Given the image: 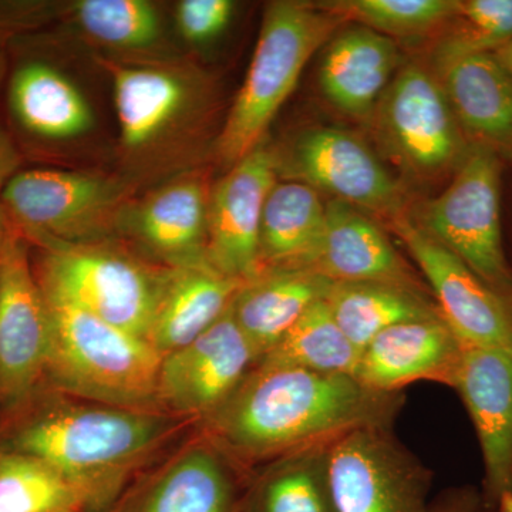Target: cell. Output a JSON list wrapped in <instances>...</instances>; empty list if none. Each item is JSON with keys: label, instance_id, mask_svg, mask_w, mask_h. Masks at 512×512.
<instances>
[{"label": "cell", "instance_id": "6da1fadb", "mask_svg": "<svg viewBox=\"0 0 512 512\" xmlns=\"http://www.w3.org/2000/svg\"><path fill=\"white\" fill-rule=\"evenodd\" d=\"M400 406L399 392L353 376L256 365L211 414V429L237 456L284 457L363 427H389Z\"/></svg>", "mask_w": 512, "mask_h": 512}, {"label": "cell", "instance_id": "7a4b0ae2", "mask_svg": "<svg viewBox=\"0 0 512 512\" xmlns=\"http://www.w3.org/2000/svg\"><path fill=\"white\" fill-rule=\"evenodd\" d=\"M96 60L113 84L124 177L140 188L202 167L218 106L210 74L174 57Z\"/></svg>", "mask_w": 512, "mask_h": 512}, {"label": "cell", "instance_id": "3957f363", "mask_svg": "<svg viewBox=\"0 0 512 512\" xmlns=\"http://www.w3.org/2000/svg\"><path fill=\"white\" fill-rule=\"evenodd\" d=\"M174 429L158 412L62 406L20 427L8 448L50 464L86 497L90 512H107L128 476Z\"/></svg>", "mask_w": 512, "mask_h": 512}, {"label": "cell", "instance_id": "277c9868", "mask_svg": "<svg viewBox=\"0 0 512 512\" xmlns=\"http://www.w3.org/2000/svg\"><path fill=\"white\" fill-rule=\"evenodd\" d=\"M343 22L319 5L295 0L266 5L247 77L215 141L222 164L232 167L265 143L306 64Z\"/></svg>", "mask_w": 512, "mask_h": 512}, {"label": "cell", "instance_id": "5b68a950", "mask_svg": "<svg viewBox=\"0 0 512 512\" xmlns=\"http://www.w3.org/2000/svg\"><path fill=\"white\" fill-rule=\"evenodd\" d=\"M43 293L52 318L46 375L53 383L103 406L157 412L163 356L153 345L60 296Z\"/></svg>", "mask_w": 512, "mask_h": 512}, {"label": "cell", "instance_id": "8992f818", "mask_svg": "<svg viewBox=\"0 0 512 512\" xmlns=\"http://www.w3.org/2000/svg\"><path fill=\"white\" fill-rule=\"evenodd\" d=\"M36 276L43 291L144 340L154 318L170 268L154 264L124 242L40 244Z\"/></svg>", "mask_w": 512, "mask_h": 512}, {"label": "cell", "instance_id": "52a82bcc", "mask_svg": "<svg viewBox=\"0 0 512 512\" xmlns=\"http://www.w3.org/2000/svg\"><path fill=\"white\" fill-rule=\"evenodd\" d=\"M138 187L123 174L30 168L0 192L12 227L30 245L90 244L117 238V221Z\"/></svg>", "mask_w": 512, "mask_h": 512}, {"label": "cell", "instance_id": "ba28073f", "mask_svg": "<svg viewBox=\"0 0 512 512\" xmlns=\"http://www.w3.org/2000/svg\"><path fill=\"white\" fill-rule=\"evenodd\" d=\"M501 174L500 158L471 146L446 190L420 204L409 217L464 262L512 311V265L501 225Z\"/></svg>", "mask_w": 512, "mask_h": 512}, {"label": "cell", "instance_id": "9c48e42d", "mask_svg": "<svg viewBox=\"0 0 512 512\" xmlns=\"http://www.w3.org/2000/svg\"><path fill=\"white\" fill-rule=\"evenodd\" d=\"M372 121L387 156L417 180L454 175L471 150L440 80L420 63L400 66Z\"/></svg>", "mask_w": 512, "mask_h": 512}, {"label": "cell", "instance_id": "30bf717a", "mask_svg": "<svg viewBox=\"0 0 512 512\" xmlns=\"http://www.w3.org/2000/svg\"><path fill=\"white\" fill-rule=\"evenodd\" d=\"M274 150L276 173L357 210L392 221L406 214V195L375 151L352 131L311 127Z\"/></svg>", "mask_w": 512, "mask_h": 512}, {"label": "cell", "instance_id": "8fae6325", "mask_svg": "<svg viewBox=\"0 0 512 512\" xmlns=\"http://www.w3.org/2000/svg\"><path fill=\"white\" fill-rule=\"evenodd\" d=\"M387 429L363 427L329 444L336 511L430 512V471Z\"/></svg>", "mask_w": 512, "mask_h": 512}, {"label": "cell", "instance_id": "7c38bea8", "mask_svg": "<svg viewBox=\"0 0 512 512\" xmlns=\"http://www.w3.org/2000/svg\"><path fill=\"white\" fill-rule=\"evenodd\" d=\"M211 187L210 173L197 167L133 195L120 212L117 238L167 268L208 265Z\"/></svg>", "mask_w": 512, "mask_h": 512}, {"label": "cell", "instance_id": "4fadbf2b", "mask_svg": "<svg viewBox=\"0 0 512 512\" xmlns=\"http://www.w3.org/2000/svg\"><path fill=\"white\" fill-rule=\"evenodd\" d=\"M52 318L30 262L28 239L12 227L0 248V396L25 399L47 372Z\"/></svg>", "mask_w": 512, "mask_h": 512}, {"label": "cell", "instance_id": "5bb4252c", "mask_svg": "<svg viewBox=\"0 0 512 512\" xmlns=\"http://www.w3.org/2000/svg\"><path fill=\"white\" fill-rule=\"evenodd\" d=\"M429 282L441 318L464 348L512 350V311L456 255L421 231L407 214L389 222Z\"/></svg>", "mask_w": 512, "mask_h": 512}, {"label": "cell", "instance_id": "9a60e30c", "mask_svg": "<svg viewBox=\"0 0 512 512\" xmlns=\"http://www.w3.org/2000/svg\"><path fill=\"white\" fill-rule=\"evenodd\" d=\"M278 180L274 150L265 141L212 184L207 261L215 271L244 284L264 272L259 251L262 212Z\"/></svg>", "mask_w": 512, "mask_h": 512}, {"label": "cell", "instance_id": "2e32d148", "mask_svg": "<svg viewBox=\"0 0 512 512\" xmlns=\"http://www.w3.org/2000/svg\"><path fill=\"white\" fill-rule=\"evenodd\" d=\"M451 387L466 404L483 454L481 510L512 512V350L464 348Z\"/></svg>", "mask_w": 512, "mask_h": 512}, {"label": "cell", "instance_id": "e0dca14e", "mask_svg": "<svg viewBox=\"0 0 512 512\" xmlns=\"http://www.w3.org/2000/svg\"><path fill=\"white\" fill-rule=\"evenodd\" d=\"M258 362L239 329L231 306L194 342L163 357L158 373V406L178 414L217 412Z\"/></svg>", "mask_w": 512, "mask_h": 512}, {"label": "cell", "instance_id": "ac0fdd59", "mask_svg": "<svg viewBox=\"0 0 512 512\" xmlns=\"http://www.w3.org/2000/svg\"><path fill=\"white\" fill-rule=\"evenodd\" d=\"M306 269L333 284L375 282L427 293L382 227L342 201L326 202L325 232Z\"/></svg>", "mask_w": 512, "mask_h": 512}, {"label": "cell", "instance_id": "d6986e66", "mask_svg": "<svg viewBox=\"0 0 512 512\" xmlns=\"http://www.w3.org/2000/svg\"><path fill=\"white\" fill-rule=\"evenodd\" d=\"M433 67L468 143L512 163V77L495 53L434 60Z\"/></svg>", "mask_w": 512, "mask_h": 512}, {"label": "cell", "instance_id": "ffe728a7", "mask_svg": "<svg viewBox=\"0 0 512 512\" xmlns=\"http://www.w3.org/2000/svg\"><path fill=\"white\" fill-rule=\"evenodd\" d=\"M464 346L441 316L399 323L360 355L355 377L370 389L399 392L417 380L451 386Z\"/></svg>", "mask_w": 512, "mask_h": 512}, {"label": "cell", "instance_id": "44dd1931", "mask_svg": "<svg viewBox=\"0 0 512 512\" xmlns=\"http://www.w3.org/2000/svg\"><path fill=\"white\" fill-rule=\"evenodd\" d=\"M400 60L393 39L365 26H352L329 43L320 63V90L340 113L372 121L383 93L399 72Z\"/></svg>", "mask_w": 512, "mask_h": 512}, {"label": "cell", "instance_id": "7402d4cb", "mask_svg": "<svg viewBox=\"0 0 512 512\" xmlns=\"http://www.w3.org/2000/svg\"><path fill=\"white\" fill-rule=\"evenodd\" d=\"M8 103L20 130L40 141L76 140L89 134L96 123L82 90L42 57L16 64L9 79Z\"/></svg>", "mask_w": 512, "mask_h": 512}, {"label": "cell", "instance_id": "603a6c76", "mask_svg": "<svg viewBox=\"0 0 512 512\" xmlns=\"http://www.w3.org/2000/svg\"><path fill=\"white\" fill-rule=\"evenodd\" d=\"M332 281L309 269H266L244 284L231 303L239 329L258 360L274 349L316 302L328 295Z\"/></svg>", "mask_w": 512, "mask_h": 512}, {"label": "cell", "instance_id": "cb8c5ba5", "mask_svg": "<svg viewBox=\"0 0 512 512\" xmlns=\"http://www.w3.org/2000/svg\"><path fill=\"white\" fill-rule=\"evenodd\" d=\"M242 286L210 265L170 268L148 342L163 357L184 348L228 312Z\"/></svg>", "mask_w": 512, "mask_h": 512}, {"label": "cell", "instance_id": "d4e9b609", "mask_svg": "<svg viewBox=\"0 0 512 512\" xmlns=\"http://www.w3.org/2000/svg\"><path fill=\"white\" fill-rule=\"evenodd\" d=\"M117 512H242V497L217 454L198 446L175 458Z\"/></svg>", "mask_w": 512, "mask_h": 512}, {"label": "cell", "instance_id": "484cf974", "mask_svg": "<svg viewBox=\"0 0 512 512\" xmlns=\"http://www.w3.org/2000/svg\"><path fill=\"white\" fill-rule=\"evenodd\" d=\"M326 225V202L298 181L278 180L262 212V269H306L318 251Z\"/></svg>", "mask_w": 512, "mask_h": 512}, {"label": "cell", "instance_id": "4316f807", "mask_svg": "<svg viewBox=\"0 0 512 512\" xmlns=\"http://www.w3.org/2000/svg\"><path fill=\"white\" fill-rule=\"evenodd\" d=\"M325 301L336 325L360 352L394 325L441 316L427 293L375 282L333 284Z\"/></svg>", "mask_w": 512, "mask_h": 512}, {"label": "cell", "instance_id": "83f0119b", "mask_svg": "<svg viewBox=\"0 0 512 512\" xmlns=\"http://www.w3.org/2000/svg\"><path fill=\"white\" fill-rule=\"evenodd\" d=\"M329 444L286 454L269 467L242 495V512H338L329 483Z\"/></svg>", "mask_w": 512, "mask_h": 512}, {"label": "cell", "instance_id": "f1b7e54d", "mask_svg": "<svg viewBox=\"0 0 512 512\" xmlns=\"http://www.w3.org/2000/svg\"><path fill=\"white\" fill-rule=\"evenodd\" d=\"M59 10L87 42L121 57L151 56L163 42L160 9L147 0H79Z\"/></svg>", "mask_w": 512, "mask_h": 512}, {"label": "cell", "instance_id": "f546056e", "mask_svg": "<svg viewBox=\"0 0 512 512\" xmlns=\"http://www.w3.org/2000/svg\"><path fill=\"white\" fill-rule=\"evenodd\" d=\"M325 299L316 302L256 365L301 367L355 377L362 352L336 325Z\"/></svg>", "mask_w": 512, "mask_h": 512}, {"label": "cell", "instance_id": "4dcf8cb0", "mask_svg": "<svg viewBox=\"0 0 512 512\" xmlns=\"http://www.w3.org/2000/svg\"><path fill=\"white\" fill-rule=\"evenodd\" d=\"M90 512L86 497L29 454L0 448V512Z\"/></svg>", "mask_w": 512, "mask_h": 512}, {"label": "cell", "instance_id": "1f68e13d", "mask_svg": "<svg viewBox=\"0 0 512 512\" xmlns=\"http://www.w3.org/2000/svg\"><path fill=\"white\" fill-rule=\"evenodd\" d=\"M320 8L390 39H412L450 23L458 0H342L320 3Z\"/></svg>", "mask_w": 512, "mask_h": 512}, {"label": "cell", "instance_id": "d6a6232c", "mask_svg": "<svg viewBox=\"0 0 512 512\" xmlns=\"http://www.w3.org/2000/svg\"><path fill=\"white\" fill-rule=\"evenodd\" d=\"M456 29L440 40L434 60L494 53L512 40V0H458Z\"/></svg>", "mask_w": 512, "mask_h": 512}, {"label": "cell", "instance_id": "836d02e7", "mask_svg": "<svg viewBox=\"0 0 512 512\" xmlns=\"http://www.w3.org/2000/svg\"><path fill=\"white\" fill-rule=\"evenodd\" d=\"M234 12L231 0H181L175 5V26L190 45H207L228 29Z\"/></svg>", "mask_w": 512, "mask_h": 512}, {"label": "cell", "instance_id": "e575fe53", "mask_svg": "<svg viewBox=\"0 0 512 512\" xmlns=\"http://www.w3.org/2000/svg\"><path fill=\"white\" fill-rule=\"evenodd\" d=\"M481 495L474 488H458L431 504L430 512H478Z\"/></svg>", "mask_w": 512, "mask_h": 512}, {"label": "cell", "instance_id": "d590c367", "mask_svg": "<svg viewBox=\"0 0 512 512\" xmlns=\"http://www.w3.org/2000/svg\"><path fill=\"white\" fill-rule=\"evenodd\" d=\"M20 167H22V157L18 147L8 130L0 123V192L9 183L10 178L22 170Z\"/></svg>", "mask_w": 512, "mask_h": 512}, {"label": "cell", "instance_id": "8d00e7d4", "mask_svg": "<svg viewBox=\"0 0 512 512\" xmlns=\"http://www.w3.org/2000/svg\"><path fill=\"white\" fill-rule=\"evenodd\" d=\"M13 36L0 28V87L5 82L9 70V49Z\"/></svg>", "mask_w": 512, "mask_h": 512}, {"label": "cell", "instance_id": "74e56055", "mask_svg": "<svg viewBox=\"0 0 512 512\" xmlns=\"http://www.w3.org/2000/svg\"><path fill=\"white\" fill-rule=\"evenodd\" d=\"M494 53L512 77V40L508 42L507 45L501 46L500 49L495 50Z\"/></svg>", "mask_w": 512, "mask_h": 512}, {"label": "cell", "instance_id": "f35d334b", "mask_svg": "<svg viewBox=\"0 0 512 512\" xmlns=\"http://www.w3.org/2000/svg\"><path fill=\"white\" fill-rule=\"evenodd\" d=\"M10 229H12V224H10L8 212H6L2 201H0V248H2L3 242L8 237Z\"/></svg>", "mask_w": 512, "mask_h": 512}, {"label": "cell", "instance_id": "ab89813d", "mask_svg": "<svg viewBox=\"0 0 512 512\" xmlns=\"http://www.w3.org/2000/svg\"><path fill=\"white\" fill-rule=\"evenodd\" d=\"M481 511H484V510H481ZM478 512H480V511H478ZM484 512H490V511H484Z\"/></svg>", "mask_w": 512, "mask_h": 512}, {"label": "cell", "instance_id": "60d3db41", "mask_svg": "<svg viewBox=\"0 0 512 512\" xmlns=\"http://www.w3.org/2000/svg\"><path fill=\"white\" fill-rule=\"evenodd\" d=\"M72 512H77V511H72Z\"/></svg>", "mask_w": 512, "mask_h": 512}]
</instances>
